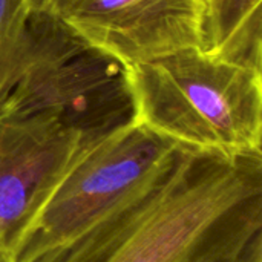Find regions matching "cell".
<instances>
[{"mask_svg": "<svg viewBox=\"0 0 262 262\" xmlns=\"http://www.w3.org/2000/svg\"><path fill=\"white\" fill-rule=\"evenodd\" d=\"M34 262H262V154L180 147L144 193Z\"/></svg>", "mask_w": 262, "mask_h": 262, "instance_id": "6da1fadb", "label": "cell"}, {"mask_svg": "<svg viewBox=\"0 0 262 262\" xmlns=\"http://www.w3.org/2000/svg\"><path fill=\"white\" fill-rule=\"evenodd\" d=\"M134 120L177 146L262 154V72L190 48L129 68Z\"/></svg>", "mask_w": 262, "mask_h": 262, "instance_id": "7a4b0ae2", "label": "cell"}, {"mask_svg": "<svg viewBox=\"0 0 262 262\" xmlns=\"http://www.w3.org/2000/svg\"><path fill=\"white\" fill-rule=\"evenodd\" d=\"M0 100L49 114L91 140L134 120L129 68L41 8L29 17Z\"/></svg>", "mask_w": 262, "mask_h": 262, "instance_id": "3957f363", "label": "cell"}, {"mask_svg": "<svg viewBox=\"0 0 262 262\" xmlns=\"http://www.w3.org/2000/svg\"><path fill=\"white\" fill-rule=\"evenodd\" d=\"M180 150L135 120L91 140L28 227L14 262L52 253L144 193Z\"/></svg>", "mask_w": 262, "mask_h": 262, "instance_id": "277c9868", "label": "cell"}, {"mask_svg": "<svg viewBox=\"0 0 262 262\" xmlns=\"http://www.w3.org/2000/svg\"><path fill=\"white\" fill-rule=\"evenodd\" d=\"M89 141L49 114L26 112L0 100V249L14 255Z\"/></svg>", "mask_w": 262, "mask_h": 262, "instance_id": "5b68a950", "label": "cell"}, {"mask_svg": "<svg viewBox=\"0 0 262 262\" xmlns=\"http://www.w3.org/2000/svg\"><path fill=\"white\" fill-rule=\"evenodd\" d=\"M37 8L127 68L204 48L207 0H40Z\"/></svg>", "mask_w": 262, "mask_h": 262, "instance_id": "8992f818", "label": "cell"}, {"mask_svg": "<svg viewBox=\"0 0 262 262\" xmlns=\"http://www.w3.org/2000/svg\"><path fill=\"white\" fill-rule=\"evenodd\" d=\"M262 0H207V54L262 72Z\"/></svg>", "mask_w": 262, "mask_h": 262, "instance_id": "52a82bcc", "label": "cell"}, {"mask_svg": "<svg viewBox=\"0 0 262 262\" xmlns=\"http://www.w3.org/2000/svg\"><path fill=\"white\" fill-rule=\"evenodd\" d=\"M37 0H0V97L12 68Z\"/></svg>", "mask_w": 262, "mask_h": 262, "instance_id": "ba28073f", "label": "cell"}, {"mask_svg": "<svg viewBox=\"0 0 262 262\" xmlns=\"http://www.w3.org/2000/svg\"><path fill=\"white\" fill-rule=\"evenodd\" d=\"M0 262H14L12 252L6 249H0Z\"/></svg>", "mask_w": 262, "mask_h": 262, "instance_id": "9c48e42d", "label": "cell"}, {"mask_svg": "<svg viewBox=\"0 0 262 262\" xmlns=\"http://www.w3.org/2000/svg\"><path fill=\"white\" fill-rule=\"evenodd\" d=\"M38 3H40V0H37V5H38Z\"/></svg>", "mask_w": 262, "mask_h": 262, "instance_id": "30bf717a", "label": "cell"}]
</instances>
